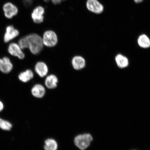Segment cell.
<instances>
[{
    "instance_id": "1",
    "label": "cell",
    "mask_w": 150,
    "mask_h": 150,
    "mask_svg": "<svg viewBox=\"0 0 150 150\" xmlns=\"http://www.w3.org/2000/svg\"><path fill=\"white\" fill-rule=\"evenodd\" d=\"M27 48L33 55H38L42 51L44 47L42 38L36 33H31L25 36Z\"/></svg>"
},
{
    "instance_id": "2",
    "label": "cell",
    "mask_w": 150,
    "mask_h": 150,
    "mask_svg": "<svg viewBox=\"0 0 150 150\" xmlns=\"http://www.w3.org/2000/svg\"><path fill=\"white\" fill-rule=\"evenodd\" d=\"M93 138L89 134L79 135L74 139V143L77 147L81 150H85L89 147L92 142Z\"/></svg>"
},
{
    "instance_id": "3",
    "label": "cell",
    "mask_w": 150,
    "mask_h": 150,
    "mask_svg": "<svg viewBox=\"0 0 150 150\" xmlns=\"http://www.w3.org/2000/svg\"><path fill=\"white\" fill-rule=\"evenodd\" d=\"M42 40L44 45L48 47L55 46L58 41L57 35L55 32L52 30L45 32L43 35Z\"/></svg>"
},
{
    "instance_id": "4",
    "label": "cell",
    "mask_w": 150,
    "mask_h": 150,
    "mask_svg": "<svg viewBox=\"0 0 150 150\" xmlns=\"http://www.w3.org/2000/svg\"><path fill=\"white\" fill-rule=\"evenodd\" d=\"M7 50L9 55L19 59H23L25 57V54L23 50L20 47L18 43L11 42L7 47Z\"/></svg>"
},
{
    "instance_id": "5",
    "label": "cell",
    "mask_w": 150,
    "mask_h": 150,
    "mask_svg": "<svg viewBox=\"0 0 150 150\" xmlns=\"http://www.w3.org/2000/svg\"><path fill=\"white\" fill-rule=\"evenodd\" d=\"M13 67V64L9 57L4 56L0 58V72L8 74L12 72Z\"/></svg>"
},
{
    "instance_id": "6",
    "label": "cell",
    "mask_w": 150,
    "mask_h": 150,
    "mask_svg": "<svg viewBox=\"0 0 150 150\" xmlns=\"http://www.w3.org/2000/svg\"><path fill=\"white\" fill-rule=\"evenodd\" d=\"M86 7L88 10L96 14H100L104 11V7L98 0H87Z\"/></svg>"
},
{
    "instance_id": "7",
    "label": "cell",
    "mask_w": 150,
    "mask_h": 150,
    "mask_svg": "<svg viewBox=\"0 0 150 150\" xmlns=\"http://www.w3.org/2000/svg\"><path fill=\"white\" fill-rule=\"evenodd\" d=\"M19 34V31L15 29L13 26L11 25L7 26L4 35V42L5 43L10 42L18 37Z\"/></svg>"
},
{
    "instance_id": "8",
    "label": "cell",
    "mask_w": 150,
    "mask_h": 150,
    "mask_svg": "<svg viewBox=\"0 0 150 150\" xmlns=\"http://www.w3.org/2000/svg\"><path fill=\"white\" fill-rule=\"evenodd\" d=\"M45 9L41 6H37L33 11L31 17L33 21L36 24H40L44 21Z\"/></svg>"
},
{
    "instance_id": "9",
    "label": "cell",
    "mask_w": 150,
    "mask_h": 150,
    "mask_svg": "<svg viewBox=\"0 0 150 150\" xmlns=\"http://www.w3.org/2000/svg\"><path fill=\"white\" fill-rule=\"evenodd\" d=\"M3 10L5 16L8 18H12L18 12L17 8L12 3H9L5 4L4 6Z\"/></svg>"
},
{
    "instance_id": "10",
    "label": "cell",
    "mask_w": 150,
    "mask_h": 150,
    "mask_svg": "<svg viewBox=\"0 0 150 150\" xmlns=\"http://www.w3.org/2000/svg\"><path fill=\"white\" fill-rule=\"evenodd\" d=\"M35 70L39 76L43 78L47 74L48 69L45 63L42 62H39L35 65Z\"/></svg>"
},
{
    "instance_id": "11",
    "label": "cell",
    "mask_w": 150,
    "mask_h": 150,
    "mask_svg": "<svg viewBox=\"0 0 150 150\" xmlns=\"http://www.w3.org/2000/svg\"><path fill=\"white\" fill-rule=\"evenodd\" d=\"M72 64L75 70H81L86 66L85 60L81 56H75L72 59Z\"/></svg>"
},
{
    "instance_id": "12",
    "label": "cell",
    "mask_w": 150,
    "mask_h": 150,
    "mask_svg": "<svg viewBox=\"0 0 150 150\" xmlns=\"http://www.w3.org/2000/svg\"><path fill=\"white\" fill-rule=\"evenodd\" d=\"M34 77V74L33 71L30 69H27L22 71L18 74V78L20 81L27 83L32 79Z\"/></svg>"
},
{
    "instance_id": "13",
    "label": "cell",
    "mask_w": 150,
    "mask_h": 150,
    "mask_svg": "<svg viewBox=\"0 0 150 150\" xmlns=\"http://www.w3.org/2000/svg\"><path fill=\"white\" fill-rule=\"evenodd\" d=\"M31 93L34 96L38 98H42L45 93V89L40 84H36L31 89Z\"/></svg>"
},
{
    "instance_id": "14",
    "label": "cell",
    "mask_w": 150,
    "mask_h": 150,
    "mask_svg": "<svg viewBox=\"0 0 150 150\" xmlns=\"http://www.w3.org/2000/svg\"><path fill=\"white\" fill-rule=\"evenodd\" d=\"M58 79L57 77L54 74L49 75L45 80V84L50 89L55 88L57 87Z\"/></svg>"
},
{
    "instance_id": "15",
    "label": "cell",
    "mask_w": 150,
    "mask_h": 150,
    "mask_svg": "<svg viewBox=\"0 0 150 150\" xmlns=\"http://www.w3.org/2000/svg\"><path fill=\"white\" fill-rule=\"evenodd\" d=\"M115 61L118 67L121 68H124L128 66L129 61L125 56L119 54L116 56Z\"/></svg>"
},
{
    "instance_id": "16",
    "label": "cell",
    "mask_w": 150,
    "mask_h": 150,
    "mask_svg": "<svg viewBox=\"0 0 150 150\" xmlns=\"http://www.w3.org/2000/svg\"><path fill=\"white\" fill-rule=\"evenodd\" d=\"M138 43L140 47L144 48L150 47V40L149 37L145 34L140 35L138 39Z\"/></svg>"
},
{
    "instance_id": "17",
    "label": "cell",
    "mask_w": 150,
    "mask_h": 150,
    "mask_svg": "<svg viewBox=\"0 0 150 150\" xmlns=\"http://www.w3.org/2000/svg\"><path fill=\"white\" fill-rule=\"evenodd\" d=\"M44 148L45 150H57V144L55 140L48 139L45 142Z\"/></svg>"
},
{
    "instance_id": "18",
    "label": "cell",
    "mask_w": 150,
    "mask_h": 150,
    "mask_svg": "<svg viewBox=\"0 0 150 150\" xmlns=\"http://www.w3.org/2000/svg\"><path fill=\"white\" fill-rule=\"evenodd\" d=\"M12 127V125L9 122L0 118V128L4 130H10Z\"/></svg>"
},
{
    "instance_id": "19",
    "label": "cell",
    "mask_w": 150,
    "mask_h": 150,
    "mask_svg": "<svg viewBox=\"0 0 150 150\" xmlns=\"http://www.w3.org/2000/svg\"><path fill=\"white\" fill-rule=\"evenodd\" d=\"M22 1L26 7H29L32 4L33 0H22Z\"/></svg>"
},
{
    "instance_id": "20",
    "label": "cell",
    "mask_w": 150,
    "mask_h": 150,
    "mask_svg": "<svg viewBox=\"0 0 150 150\" xmlns=\"http://www.w3.org/2000/svg\"><path fill=\"white\" fill-rule=\"evenodd\" d=\"M46 2H48L51 1L52 3L54 5L59 4L62 3V2L64 1L65 0H43Z\"/></svg>"
},
{
    "instance_id": "21",
    "label": "cell",
    "mask_w": 150,
    "mask_h": 150,
    "mask_svg": "<svg viewBox=\"0 0 150 150\" xmlns=\"http://www.w3.org/2000/svg\"><path fill=\"white\" fill-rule=\"evenodd\" d=\"M3 108L4 105L3 103L0 101V112L3 110Z\"/></svg>"
},
{
    "instance_id": "22",
    "label": "cell",
    "mask_w": 150,
    "mask_h": 150,
    "mask_svg": "<svg viewBox=\"0 0 150 150\" xmlns=\"http://www.w3.org/2000/svg\"><path fill=\"white\" fill-rule=\"evenodd\" d=\"M137 1H144V0H137Z\"/></svg>"
},
{
    "instance_id": "23",
    "label": "cell",
    "mask_w": 150,
    "mask_h": 150,
    "mask_svg": "<svg viewBox=\"0 0 150 150\" xmlns=\"http://www.w3.org/2000/svg\"></svg>"
}]
</instances>
